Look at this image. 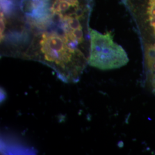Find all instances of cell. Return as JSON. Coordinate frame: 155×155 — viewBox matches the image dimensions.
<instances>
[{"label": "cell", "instance_id": "cell-5", "mask_svg": "<svg viewBox=\"0 0 155 155\" xmlns=\"http://www.w3.org/2000/svg\"><path fill=\"white\" fill-rule=\"evenodd\" d=\"M149 20H150V25L153 28V32L155 35V17H150Z\"/></svg>", "mask_w": 155, "mask_h": 155}, {"label": "cell", "instance_id": "cell-4", "mask_svg": "<svg viewBox=\"0 0 155 155\" xmlns=\"http://www.w3.org/2000/svg\"><path fill=\"white\" fill-rule=\"evenodd\" d=\"M6 20L4 17L3 13L1 12V19H0V35H1V41L4 39V32L6 28Z\"/></svg>", "mask_w": 155, "mask_h": 155}, {"label": "cell", "instance_id": "cell-1", "mask_svg": "<svg viewBox=\"0 0 155 155\" xmlns=\"http://www.w3.org/2000/svg\"><path fill=\"white\" fill-rule=\"evenodd\" d=\"M89 66L101 70H109L119 68L127 64V54L121 45L114 41L112 33L107 32L102 34L91 28H89Z\"/></svg>", "mask_w": 155, "mask_h": 155}, {"label": "cell", "instance_id": "cell-6", "mask_svg": "<svg viewBox=\"0 0 155 155\" xmlns=\"http://www.w3.org/2000/svg\"><path fill=\"white\" fill-rule=\"evenodd\" d=\"M69 1H78V0H69Z\"/></svg>", "mask_w": 155, "mask_h": 155}, {"label": "cell", "instance_id": "cell-3", "mask_svg": "<svg viewBox=\"0 0 155 155\" xmlns=\"http://www.w3.org/2000/svg\"><path fill=\"white\" fill-rule=\"evenodd\" d=\"M145 59L148 66L155 61V44L147 45L146 47Z\"/></svg>", "mask_w": 155, "mask_h": 155}, {"label": "cell", "instance_id": "cell-2", "mask_svg": "<svg viewBox=\"0 0 155 155\" xmlns=\"http://www.w3.org/2000/svg\"><path fill=\"white\" fill-rule=\"evenodd\" d=\"M79 5V1H71L69 0H55L54 2L51 12L53 14L58 15L59 17L63 15L64 13L72 8H77Z\"/></svg>", "mask_w": 155, "mask_h": 155}]
</instances>
